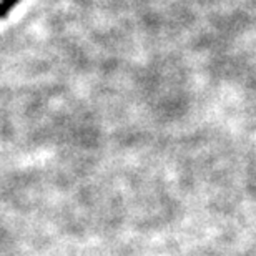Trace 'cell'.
<instances>
[{"label": "cell", "instance_id": "obj_1", "mask_svg": "<svg viewBox=\"0 0 256 256\" xmlns=\"http://www.w3.org/2000/svg\"><path fill=\"white\" fill-rule=\"evenodd\" d=\"M20 0H0V18L7 17L10 8H14Z\"/></svg>", "mask_w": 256, "mask_h": 256}]
</instances>
